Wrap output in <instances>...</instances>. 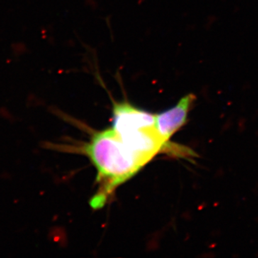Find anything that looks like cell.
Here are the masks:
<instances>
[{
  "label": "cell",
  "mask_w": 258,
  "mask_h": 258,
  "mask_svg": "<svg viewBox=\"0 0 258 258\" xmlns=\"http://www.w3.org/2000/svg\"><path fill=\"white\" fill-rule=\"evenodd\" d=\"M84 150L98 171L99 188L91 203L95 209L102 208L117 186L145 166L112 128L95 134Z\"/></svg>",
  "instance_id": "6da1fadb"
},
{
  "label": "cell",
  "mask_w": 258,
  "mask_h": 258,
  "mask_svg": "<svg viewBox=\"0 0 258 258\" xmlns=\"http://www.w3.org/2000/svg\"><path fill=\"white\" fill-rule=\"evenodd\" d=\"M112 126L123 143L144 165L159 153L172 152L174 144H169L158 132L156 115L127 100L113 101Z\"/></svg>",
  "instance_id": "7a4b0ae2"
},
{
  "label": "cell",
  "mask_w": 258,
  "mask_h": 258,
  "mask_svg": "<svg viewBox=\"0 0 258 258\" xmlns=\"http://www.w3.org/2000/svg\"><path fill=\"white\" fill-rule=\"evenodd\" d=\"M196 98L195 94L189 93L182 97L174 106L156 115L158 132L166 142H169L171 137L186 124Z\"/></svg>",
  "instance_id": "3957f363"
}]
</instances>
